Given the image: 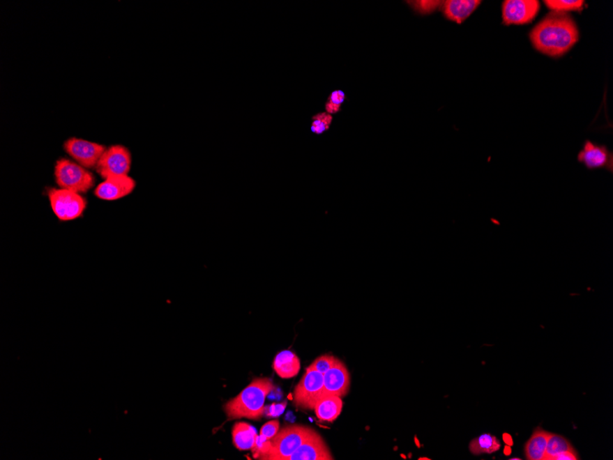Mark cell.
Returning a JSON list of instances; mask_svg holds the SVG:
<instances>
[{"instance_id":"obj_1","label":"cell","mask_w":613,"mask_h":460,"mask_svg":"<svg viewBox=\"0 0 613 460\" xmlns=\"http://www.w3.org/2000/svg\"><path fill=\"white\" fill-rule=\"evenodd\" d=\"M580 39V31L569 14L552 13L531 31L530 40L540 53L557 58L570 51Z\"/></svg>"},{"instance_id":"obj_2","label":"cell","mask_w":613,"mask_h":460,"mask_svg":"<svg viewBox=\"0 0 613 460\" xmlns=\"http://www.w3.org/2000/svg\"><path fill=\"white\" fill-rule=\"evenodd\" d=\"M274 390L272 381L267 378H255L236 397L225 405L229 420L248 418L259 420L264 412V401Z\"/></svg>"},{"instance_id":"obj_3","label":"cell","mask_w":613,"mask_h":460,"mask_svg":"<svg viewBox=\"0 0 613 460\" xmlns=\"http://www.w3.org/2000/svg\"><path fill=\"white\" fill-rule=\"evenodd\" d=\"M315 433L303 425H289L278 431L277 435L264 443L259 459L287 460L308 438Z\"/></svg>"},{"instance_id":"obj_4","label":"cell","mask_w":613,"mask_h":460,"mask_svg":"<svg viewBox=\"0 0 613 460\" xmlns=\"http://www.w3.org/2000/svg\"><path fill=\"white\" fill-rule=\"evenodd\" d=\"M55 183L60 189L85 194L94 187L95 176L89 169L68 158L58 159L54 167Z\"/></svg>"},{"instance_id":"obj_5","label":"cell","mask_w":613,"mask_h":460,"mask_svg":"<svg viewBox=\"0 0 613 460\" xmlns=\"http://www.w3.org/2000/svg\"><path fill=\"white\" fill-rule=\"evenodd\" d=\"M47 196L54 215L61 222H70L80 218L88 206V201L82 194L70 190L50 187Z\"/></svg>"},{"instance_id":"obj_6","label":"cell","mask_w":613,"mask_h":460,"mask_svg":"<svg viewBox=\"0 0 613 460\" xmlns=\"http://www.w3.org/2000/svg\"><path fill=\"white\" fill-rule=\"evenodd\" d=\"M95 169L104 179L109 176L129 175L132 169V153L121 144L110 146L101 155Z\"/></svg>"},{"instance_id":"obj_7","label":"cell","mask_w":613,"mask_h":460,"mask_svg":"<svg viewBox=\"0 0 613 460\" xmlns=\"http://www.w3.org/2000/svg\"><path fill=\"white\" fill-rule=\"evenodd\" d=\"M324 392V374L309 367L294 390V404L298 407L315 410L317 401Z\"/></svg>"},{"instance_id":"obj_8","label":"cell","mask_w":613,"mask_h":460,"mask_svg":"<svg viewBox=\"0 0 613 460\" xmlns=\"http://www.w3.org/2000/svg\"><path fill=\"white\" fill-rule=\"evenodd\" d=\"M63 149L75 162L86 169L97 166L101 155L107 149L103 144L84 139L72 137L63 143Z\"/></svg>"},{"instance_id":"obj_9","label":"cell","mask_w":613,"mask_h":460,"mask_svg":"<svg viewBox=\"0 0 613 460\" xmlns=\"http://www.w3.org/2000/svg\"><path fill=\"white\" fill-rule=\"evenodd\" d=\"M540 10L537 0H506L502 4L505 25H524L533 22Z\"/></svg>"},{"instance_id":"obj_10","label":"cell","mask_w":613,"mask_h":460,"mask_svg":"<svg viewBox=\"0 0 613 460\" xmlns=\"http://www.w3.org/2000/svg\"><path fill=\"white\" fill-rule=\"evenodd\" d=\"M577 161L589 170L606 169L613 171V153L608 147L591 140L584 141L577 153Z\"/></svg>"},{"instance_id":"obj_11","label":"cell","mask_w":613,"mask_h":460,"mask_svg":"<svg viewBox=\"0 0 613 460\" xmlns=\"http://www.w3.org/2000/svg\"><path fill=\"white\" fill-rule=\"evenodd\" d=\"M136 187L135 179L127 176H109L95 190V196L103 201H115L130 195Z\"/></svg>"},{"instance_id":"obj_12","label":"cell","mask_w":613,"mask_h":460,"mask_svg":"<svg viewBox=\"0 0 613 460\" xmlns=\"http://www.w3.org/2000/svg\"><path fill=\"white\" fill-rule=\"evenodd\" d=\"M350 375L345 364L337 360L332 369L324 374V392L322 395H334L344 397L349 392Z\"/></svg>"},{"instance_id":"obj_13","label":"cell","mask_w":613,"mask_h":460,"mask_svg":"<svg viewBox=\"0 0 613 460\" xmlns=\"http://www.w3.org/2000/svg\"><path fill=\"white\" fill-rule=\"evenodd\" d=\"M324 439L316 432L303 443L287 460H333Z\"/></svg>"},{"instance_id":"obj_14","label":"cell","mask_w":613,"mask_h":460,"mask_svg":"<svg viewBox=\"0 0 613 460\" xmlns=\"http://www.w3.org/2000/svg\"><path fill=\"white\" fill-rule=\"evenodd\" d=\"M479 0H447L443 2V13L446 19L461 24L480 5Z\"/></svg>"},{"instance_id":"obj_15","label":"cell","mask_w":613,"mask_h":460,"mask_svg":"<svg viewBox=\"0 0 613 460\" xmlns=\"http://www.w3.org/2000/svg\"><path fill=\"white\" fill-rule=\"evenodd\" d=\"M342 401L341 397L334 395H324L317 401L315 411L317 418L322 422H333L341 415Z\"/></svg>"},{"instance_id":"obj_16","label":"cell","mask_w":613,"mask_h":460,"mask_svg":"<svg viewBox=\"0 0 613 460\" xmlns=\"http://www.w3.org/2000/svg\"><path fill=\"white\" fill-rule=\"evenodd\" d=\"M257 440V431L247 422H236L232 428V442L237 450H254Z\"/></svg>"},{"instance_id":"obj_17","label":"cell","mask_w":613,"mask_h":460,"mask_svg":"<svg viewBox=\"0 0 613 460\" xmlns=\"http://www.w3.org/2000/svg\"><path fill=\"white\" fill-rule=\"evenodd\" d=\"M273 369L282 378H290L298 375L301 370V360L292 351H283L275 357Z\"/></svg>"},{"instance_id":"obj_18","label":"cell","mask_w":613,"mask_h":460,"mask_svg":"<svg viewBox=\"0 0 613 460\" xmlns=\"http://www.w3.org/2000/svg\"><path fill=\"white\" fill-rule=\"evenodd\" d=\"M550 434L537 428L525 445V457L528 460H545L546 447Z\"/></svg>"},{"instance_id":"obj_19","label":"cell","mask_w":613,"mask_h":460,"mask_svg":"<svg viewBox=\"0 0 613 460\" xmlns=\"http://www.w3.org/2000/svg\"><path fill=\"white\" fill-rule=\"evenodd\" d=\"M499 448H501V443L496 436L490 434H484L478 438L473 439L469 445V450L474 455L494 453L499 450Z\"/></svg>"},{"instance_id":"obj_20","label":"cell","mask_w":613,"mask_h":460,"mask_svg":"<svg viewBox=\"0 0 613 460\" xmlns=\"http://www.w3.org/2000/svg\"><path fill=\"white\" fill-rule=\"evenodd\" d=\"M571 450H575L568 439L557 434H550L546 447L545 460H554L559 454Z\"/></svg>"},{"instance_id":"obj_21","label":"cell","mask_w":613,"mask_h":460,"mask_svg":"<svg viewBox=\"0 0 613 460\" xmlns=\"http://www.w3.org/2000/svg\"><path fill=\"white\" fill-rule=\"evenodd\" d=\"M543 3L554 13H562L568 11H582L585 6L583 0H545Z\"/></svg>"},{"instance_id":"obj_22","label":"cell","mask_w":613,"mask_h":460,"mask_svg":"<svg viewBox=\"0 0 613 460\" xmlns=\"http://www.w3.org/2000/svg\"><path fill=\"white\" fill-rule=\"evenodd\" d=\"M333 121V115L327 114V112H319L312 117L310 130L313 134L317 135L324 134L325 132L329 131Z\"/></svg>"},{"instance_id":"obj_23","label":"cell","mask_w":613,"mask_h":460,"mask_svg":"<svg viewBox=\"0 0 613 460\" xmlns=\"http://www.w3.org/2000/svg\"><path fill=\"white\" fill-rule=\"evenodd\" d=\"M345 93L342 91H334L331 93L326 104H325V111L331 115L336 114L341 111L342 103L345 102Z\"/></svg>"},{"instance_id":"obj_24","label":"cell","mask_w":613,"mask_h":460,"mask_svg":"<svg viewBox=\"0 0 613 460\" xmlns=\"http://www.w3.org/2000/svg\"><path fill=\"white\" fill-rule=\"evenodd\" d=\"M337 358H334L333 355H321V357L317 358L315 361H313L312 364L310 365L309 369H315L316 371H319L324 374L326 373L328 370L332 369L334 366V364L336 363Z\"/></svg>"},{"instance_id":"obj_25","label":"cell","mask_w":613,"mask_h":460,"mask_svg":"<svg viewBox=\"0 0 613 460\" xmlns=\"http://www.w3.org/2000/svg\"><path fill=\"white\" fill-rule=\"evenodd\" d=\"M409 4L421 14H430L437 10L443 2L441 1H411Z\"/></svg>"},{"instance_id":"obj_26","label":"cell","mask_w":613,"mask_h":460,"mask_svg":"<svg viewBox=\"0 0 613 460\" xmlns=\"http://www.w3.org/2000/svg\"><path fill=\"white\" fill-rule=\"evenodd\" d=\"M278 431H280V422L270 421L261 428L260 436L266 440H270L277 435Z\"/></svg>"},{"instance_id":"obj_27","label":"cell","mask_w":613,"mask_h":460,"mask_svg":"<svg viewBox=\"0 0 613 460\" xmlns=\"http://www.w3.org/2000/svg\"><path fill=\"white\" fill-rule=\"evenodd\" d=\"M578 459L576 450L565 451L559 454L554 460H577Z\"/></svg>"},{"instance_id":"obj_28","label":"cell","mask_w":613,"mask_h":460,"mask_svg":"<svg viewBox=\"0 0 613 460\" xmlns=\"http://www.w3.org/2000/svg\"><path fill=\"white\" fill-rule=\"evenodd\" d=\"M504 440L505 442V444H507L508 445H513V438H511V436L508 435V434H504Z\"/></svg>"},{"instance_id":"obj_29","label":"cell","mask_w":613,"mask_h":460,"mask_svg":"<svg viewBox=\"0 0 613 460\" xmlns=\"http://www.w3.org/2000/svg\"><path fill=\"white\" fill-rule=\"evenodd\" d=\"M510 451H511V450H510V445H507L506 447H505V450H504L505 455H508V456L510 455Z\"/></svg>"},{"instance_id":"obj_30","label":"cell","mask_w":613,"mask_h":460,"mask_svg":"<svg viewBox=\"0 0 613 460\" xmlns=\"http://www.w3.org/2000/svg\"><path fill=\"white\" fill-rule=\"evenodd\" d=\"M514 459V460H517V459H518V458H514V459Z\"/></svg>"}]
</instances>
